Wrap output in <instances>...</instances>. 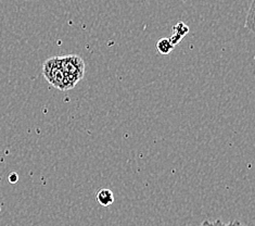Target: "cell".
Wrapping results in <instances>:
<instances>
[{"label": "cell", "mask_w": 255, "mask_h": 226, "mask_svg": "<svg viewBox=\"0 0 255 226\" xmlns=\"http://www.w3.org/2000/svg\"><path fill=\"white\" fill-rule=\"evenodd\" d=\"M60 59H61V66L69 89L74 88L85 75L84 60L77 54H68V56L60 57Z\"/></svg>", "instance_id": "obj_1"}, {"label": "cell", "mask_w": 255, "mask_h": 226, "mask_svg": "<svg viewBox=\"0 0 255 226\" xmlns=\"http://www.w3.org/2000/svg\"><path fill=\"white\" fill-rule=\"evenodd\" d=\"M199 226H247V225L242 224L238 221L224 223L221 221V220H215V221H208V220H206V221L202 222Z\"/></svg>", "instance_id": "obj_5"}, {"label": "cell", "mask_w": 255, "mask_h": 226, "mask_svg": "<svg viewBox=\"0 0 255 226\" xmlns=\"http://www.w3.org/2000/svg\"><path fill=\"white\" fill-rule=\"evenodd\" d=\"M246 27L253 32L254 30V1H252L251 7L249 9V12L247 14V20H246Z\"/></svg>", "instance_id": "obj_7"}, {"label": "cell", "mask_w": 255, "mask_h": 226, "mask_svg": "<svg viewBox=\"0 0 255 226\" xmlns=\"http://www.w3.org/2000/svg\"><path fill=\"white\" fill-rule=\"evenodd\" d=\"M188 33H189V27H188L187 24H185L184 22H178L177 24H175L173 27V34L179 36L181 39H183Z\"/></svg>", "instance_id": "obj_6"}, {"label": "cell", "mask_w": 255, "mask_h": 226, "mask_svg": "<svg viewBox=\"0 0 255 226\" xmlns=\"http://www.w3.org/2000/svg\"><path fill=\"white\" fill-rule=\"evenodd\" d=\"M17 179H19V177H17L16 173H12V174L9 176V181H10L11 183H13V184L17 181Z\"/></svg>", "instance_id": "obj_8"}, {"label": "cell", "mask_w": 255, "mask_h": 226, "mask_svg": "<svg viewBox=\"0 0 255 226\" xmlns=\"http://www.w3.org/2000/svg\"><path fill=\"white\" fill-rule=\"evenodd\" d=\"M96 200L97 203L103 207H109L114 203V195L112 191L108 188H102L100 191L97 192L96 195Z\"/></svg>", "instance_id": "obj_3"}, {"label": "cell", "mask_w": 255, "mask_h": 226, "mask_svg": "<svg viewBox=\"0 0 255 226\" xmlns=\"http://www.w3.org/2000/svg\"><path fill=\"white\" fill-rule=\"evenodd\" d=\"M42 74L46 81L51 86L60 90H69L68 82L64 75V72L61 66V59L60 57H53L48 59L42 66Z\"/></svg>", "instance_id": "obj_2"}, {"label": "cell", "mask_w": 255, "mask_h": 226, "mask_svg": "<svg viewBox=\"0 0 255 226\" xmlns=\"http://www.w3.org/2000/svg\"><path fill=\"white\" fill-rule=\"evenodd\" d=\"M175 46L172 44L169 38H161L156 42V50L160 54H169L174 50Z\"/></svg>", "instance_id": "obj_4"}]
</instances>
